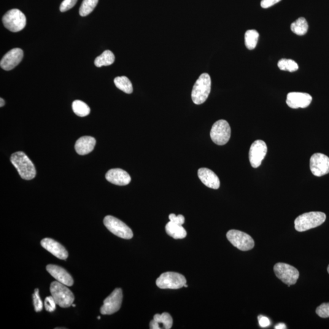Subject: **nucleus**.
Instances as JSON below:
<instances>
[{
  "label": "nucleus",
  "instance_id": "f257e3e1",
  "mask_svg": "<svg viewBox=\"0 0 329 329\" xmlns=\"http://www.w3.org/2000/svg\"><path fill=\"white\" fill-rule=\"evenodd\" d=\"M10 162L22 179L31 180L36 177V169L33 163L25 153L18 152L13 153L10 157Z\"/></svg>",
  "mask_w": 329,
  "mask_h": 329
},
{
  "label": "nucleus",
  "instance_id": "f03ea898",
  "mask_svg": "<svg viewBox=\"0 0 329 329\" xmlns=\"http://www.w3.org/2000/svg\"><path fill=\"white\" fill-rule=\"evenodd\" d=\"M326 219V215L323 212L305 213L296 218L295 221L296 230L298 232H304L318 227L325 223Z\"/></svg>",
  "mask_w": 329,
  "mask_h": 329
},
{
  "label": "nucleus",
  "instance_id": "7ed1b4c3",
  "mask_svg": "<svg viewBox=\"0 0 329 329\" xmlns=\"http://www.w3.org/2000/svg\"><path fill=\"white\" fill-rule=\"evenodd\" d=\"M211 78L209 74H203L199 77L191 92V98L194 103L199 105L207 100L211 90Z\"/></svg>",
  "mask_w": 329,
  "mask_h": 329
},
{
  "label": "nucleus",
  "instance_id": "20e7f679",
  "mask_svg": "<svg viewBox=\"0 0 329 329\" xmlns=\"http://www.w3.org/2000/svg\"><path fill=\"white\" fill-rule=\"evenodd\" d=\"M50 291L56 304L63 308H67L74 303L75 296L67 285L58 281L53 282L50 286Z\"/></svg>",
  "mask_w": 329,
  "mask_h": 329
},
{
  "label": "nucleus",
  "instance_id": "39448f33",
  "mask_svg": "<svg viewBox=\"0 0 329 329\" xmlns=\"http://www.w3.org/2000/svg\"><path fill=\"white\" fill-rule=\"evenodd\" d=\"M2 20L5 28L13 32L22 30L26 25L25 14L17 9H13L7 11L2 17Z\"/></svg>",
  "mask_w": 329,
  "mask_h": 329
},
{
  "label": "nucleus",
  "instance_id": "423d86ee",
  "mask_svg": "<svg viewBox=\"0 0 329 329\" xmlns=\"http://www.w3.org/2000/svg\"><path fill=\"white\" fill-rule=\"evenodd\" d=\"M183 275L177 272H166L162 274L156 280V285L161 289H179L186 284Z\"/></svg>",
  "mask_w": 329,
  "mask_h": 329
},
{
  "label": "nucleus",
  "instance_id": "0eeeda50",
  "mask_svg": "<svg viewBox=\"0 0 329 329\" xmlns=\"http://www.w3.org/2000/svg\"><path fill=\"white\" fill-rule=\"evenodd\" d=\"M231 129L227 121L220 120L213 125L210 131V137L213 142L218 145H224L231 138Z\"/></svg>",
  "mask_w": 329,
  "mask_h": 329
},
{
  "label": "nucleus",
  "instance_id": "6e6552de",
  "mask_svg": "<svg viewBox=\"0 0 329 329\" xmlns=\"http://www.w3.org/2000/svg\"><path fill=\"white\" fill-rule=\"evenodd\" d=\"M104 224L108 230L121 239H131L133 237L131 229L117 218L106 216L104 219Z\"/></svg>",
  "mask_w": 329,
  "mask_h": 329
},
{
  "label": "nucleus",
  "instance_id": "1a4fd4ad",
  "mask_svg": "<svg viewBox=\"0 0 329 329\" xmlns=\"http://www.w3.org/2000/svg\"><path fill=\"white\" fill-rule=\"evenodd\" d=\"M274 271L277 278L288 285V287L295 285L299 276L297 269L284 263H276L274 266Z\"/></svg>",
  "mask_w": 329,
  "mask_h": 329
},
{
  "label": "nucleus",
  "instance_id": "9d476101",
  "mask_svg": "<svg viewBox=\"0 0 329 329\" xmlns=\"http://www.w3.org/2000/svg\"><path fill=\"white\" fill-rule=\"evenodd\" d=\"M228 241L239 249L247 251L254 247V241L251 237L244 232L231 230L227 233Z\"/></svg>",
  "mask_w": 329,
  "mask_h": 329
},
{
  "label": "nucleus",
  "instance_id": "9b49d317",
  "mask_svg": "<svg viewBox=\"0 0 329 329\" xmlns=\"http://www.w3.org/2000/svg\"><path fill=\"white\" fill-rule=\"evenodd\" d=\"M310 167L315 176L327 174L329 173V158L322 153H315L310 158Z\"/></svg>",
  "mask_w": 329,
  "mask_h": 329
},
{
  "label": "nucleus",
  "instance_id": "f8f14e48",
  "mask_svg": "<svg viewBox=\"0 0 329 329\" xmlns=\"http://www.w3.org/2000/svg\"><path fill=\"white\" fill-rule=\"evenodd\" d=\"M123 300L121 288H117L104 301L101 308L102 315H112L120 310Z\"/></svg>",
  "mask_w": 329,
  "mask_h": 329
},
{
  "label": "nucleus",
  "instance_id": "ddd939ff",
  "mask_svg": "<svg viewBox=\"0 0 329 329\" xmlns=\"http://www.w3.org/2000/svg\"><path fill=\"white\" fill-rule=\"evenodd\" d=\"M267 152L268 148L265 142L263 140H257L253 143L250 146L249 153L250 163L253 168H257L260 166Z\"/></svg>",
  "mask_w": 329,
  "mask_h": 329
},
{
  "label": "nucleus",
  "instance_id": "4468645a",
  "mask_svg": "<svg viewBox=\"0 0 329 329\" xmlns=\"http://www.w3.org/2000/svg\"><path fill=\"white\" fill-rule=\"evenodd\" d=\"M23 58V51L20 48H13L7 52L0 62V66L6 71L14 69Z\"/></svg>",
  "mask_w": 329,
  "mask_h": 329
},
{
  "label": "nucleus",
  "instance_id": "2eb2a0df",
  "mask_svg": "<svg viewBox=\"0 0 329 329\" xmlns=\"http://www.w3.org/2000/svg\"><path fill=\"white\" fill-rule=\"evenodd\" d=\"M312 101V97L309 93L302 92H290L287 96V104L292 109L306 108Z\"/></svg>",
  "mask_w": 329,
  "mask_h": 329
},
{
  "label": "nucleus",
  "instance_id": "dca6fc26",
  "mask_svg": "<svg viewBox=\"0 0 329 329\" xmlns=\"http://www.w3.org/2000/svg\"><path fill=\"white\" fill-rule=\"evenodd\" d=\"M43 247L52 253L55 257L61 260H66L69 256L66 248L63 245L52 239L46 238L41 241Z\"/></svg>",
  "mask_w": 329,
  "mask_h": 329
},
{
  "label": "nucleus",
  "instance_id": "f3484780",
  "mask_svg": "<svg viewBox=\"0 0 329 329\" xmlns=\"http://www.w3.org/2000/svg\"><path fill=\"white\" fill-rule=\"evenodd\" d=\"M107 181L117 185H128L131 181L130 175L120 168H114L108 171L106 174Z\"/></svg>",
  "mask_w": 329,
  "mask_h": 329
},
{
  "label": "nucleus",
  "instance_id": "a211bd4d",
  "mask_svg": "<svg viewBox=\"0 0 329 329\" xmlns=\"http://www.w3.org/2000/svg\"><path fill=\"white\" fill-rule=\"evenodd\" d=\"M47 270L57 281L68 287L74 285V279L66 269L55 265H48Z\"/></svg>",
  "mask_w": 329,
  "mask_h": 329
},
{
  "label": "nucleus",
  "instance_id": "6ab92c4d",
  "mask_svg": "<svg viewBox=\"0 0 329 329\" xmlns=\"http://www.w3.org/2000/svg\"><path fill=\"white\" fill-rule=\"evenodd\" d=\"M198 174L199 179L207 187L215 190L220 188V181L219 178L211 169L206 168H199Z\"/></svg>",
  "mask_w": 329,
  "mask_h": 329
},
{
  "label": "nucleus",
  "instance_id": "aec40b11",
  "mask_svg": "<svg viewBox=\"0 0 329 329\" xmlns=\"http://www.w3.org/2000/svg\"><path fill=\"white\" fill-rule=\"evenodd\" d=\"M96 145V140L93 137L83 136L78 139L75 144V150L80 155H86L92 152Z\"/></svg>",
  "mask_w": 329,
  "mask_h": 329
},
{
  "label": "nucleus",
  "instance_id": "412c9836",
  "mask_svg": "<svg viewBox=\"0 0 329 329\" xmlns=\"http://www.w3.org/2000/svg\"><path fill=\"white\" fill-rule=\"evenodd\" d=\"M172 326V318L168 313L164 312L163 314H156L153 320L150 322V327L152 329H169Z\"/></svg>",
  "mask_w": 329,
  "mask_h": 329
},
{
  "label": "nucleus",
  "instance_id": "4be33fe9",
  "mask_svg": "<svg viewBox=\"0 0 329 329\" xmlns=\"http://www.w3.org/2000/svg\"><path fill=\"white\" fill-rule=\"evenodd\" d=\"M166 233L174 239H182L187 236V232L182 225L169 222L165 226Z\"/></svg>",
  "mask_w": 329,
  "mask_h": 329
},
{
  "label": "nucleus",
  "instance_id": "5701e85b",
  "mask_svg": "<svg viewBox=\"0 0 329 329\" xmlns=\"http://www.w3.org/2000/svg\"><path fill=\"white\" fill-rule=\"evenodd\" d=\"M115 55L111 51H104L100 56L95 59V65L97 67L109 66L115 62Z\"/></svg>",
  "mask_w": 329,
  "mask_h": 329
},
{
  "label": "nucleus",
  "instance_id": "b1692460",
  "mask_svg": "<svg viewBox=\"0 0 329 329\" xmlns=\"http://www.w3.org/2000/svg\"><path fill=\"white\" fill-rule=\"evenodd\" d=\"M309 25L306 18H299L291 25V30L298 36H304L308 31Z\"/></svg>",
  "mask_w": 329,
  "mask_h": 329
},
{
  "label": "nucleus",
  "instance_id": "393cba45",
  "mask_svg": "<svg viewBox=\"0 0 329 329\" xmlns=\"http://www.w3.org/2000/svg\"><path fill=\"white\" fill-rule=\"evenodd\" d=\"M258 37H259V34L254 29H250L246 32L245 35V43L248 50L254 49L257 46Z\"/></svg>",
  "mask_w": 329,
  "mask_h": 329
},
{
  "label": "nucleus",
  "instance_id": "a878e982",
  "mask_svg": "<svg viewBox=\"0 0 329 329\" xmlns=\"http://www.w3.org/2000/svg\"><path fill=\"white\" fill-rule=\"evenodd\" d=\"M114 83L118 88L128 94L133 93V87L130 80L126 77H118L115 78Z\"/></svg>",
  "mask_w": 329,
  "mask_h": 329
},
{
  "label": "nucleus",
  "instance_id": "bb28decb",
  "mask_svg": "<svg viewBox=\"0 0 329 329\" xmlns=\"http://www.w3.org/2000/svg\"><path fill=\"white\" fill-rule=\"evenodd\" d=\"M72 109L75 114L81 117H85L90 113V107L81 100L74 101L72 104Z\"/></svg>",
  "mask_w": 329,
  "mask_h": 329
},
{
  "label": "nucleus",
  "instance_id": "cd10ccee",
  "mask_svg": "<svg viewBox=\"0 0 329 329\" xmlns=\"http://www.w3.org/2000/svg\"><path fill=\"white\" fill-rule=\"evenodd\" d=\"M99 0H83L80 8V14L85 17L93 11L98 4Z\"/></svg>",
  "mask_w": 329,
  "mask_h": 329
},
{
  "label": "nucleus",
  "instance_id": "c85d7f7f",
  "mask_svg": "<svg viewBox=\"0 0 329 329\" xmlns=\"http://www.w3.org/2000/svg\"><path fill=\"white\" fill-rule=\"evenodd\" d=\"M277 66L280 70H283V71L290 72H296L299 69L298 64L295 61L288 59H280L277 64Z\"/></svg>",
  "mask_w": 329,
  "mask_h": 329
},
{
  "label": "nucleus",
  "instance_id": "c756f323",
  "mask_svg": "<svg viewBox=\"0 0 329 329\" xmlns=\"http://www.w3.org/2000/svg\"><path fill=\"white\" fill-rule=\"evenodd\" d=\"M33 296V301L35 311L40 312L43 309V303L41 299L40 298L39 289L36 288L35 290Z\"/></svg>",
  "mask_w": 329,
  "mask_h": 329
},
{
  "label": "nucleus",
  "instance_id": "7c9ffc66",
  "mask_svg": "<svg viewBox=\"0 0 329 329\" xmlns=\"http://www.w3.org/2000/svg\"><path fill=\"white\" fill-rule=\"evenodd\" d=\"M316 313L321 318H329V303H323L317 307Z\"/></svg>",
  "mask_w": 329,
  "mask_h": 329
},
{
  "label": "nucleus",
  "instance_id": "2f4dec72",
  "mask_svg": "<svg viewBox=\"0 0 329 329\" xmlns=\"http://www.w3.org/2000/svg\"><path fill=\"white\" fill-rule=\"evenodd\" d=\"M56 304H56L55 299L53 298L52 296H48L45 299V308L48 312L55 311L56 308Z\"/></svg>",
  "mask_w": 329,
  "mask_h": 329
},
{
  "label": "nucleus",
  "instance_id": "473e14b6",
  "mask_svg": "<svg viewBox=\"0 0 329 329\" xmlns=\"http://www.w3.org/2000/svg\"><path fill=\"white\" fill-rule=\"evenodd\" d=\"M78 0H64L60 6V10L62 12L67 11L72 9L77 4Z\"/></svg>",
  "mask_w": 329,
  "mask_h": 329
},
{
  "label": "nucleus",
  "instance_id": "72a5a7b5",
  "mask_svg": "<svg viewBox=\"0 0 329 329\" xmlns=\"http://www.w3.org/2000/svg\"><path fill=\"white\" fill-rule=\"evenodd\" d=\"M169 219L170 222L179 225H182L185 222V218L182 215L176 216L174 214H171L169 215Z\"/></svg>",
  "mask_w": 329,
  "mask_h": 329
},
{
  "label": "nucleus",
  "instance_id": "f704fd0d",
  "mask_svg": "<svg viewBox=\"0 0 329 329\" xmlns=\"http://www.w3.org/2000/svg\"><path fill=\"white\" fill-rule=\"evenodd\" d=\"M281 0H261V7L266 9V8L274 6V4L278 3Z\"/></svg>",
  "mask_w": 329,
  "mask_h": 329
},
{
  "label": "nucleus",
  "instance_id": "c9c22d12",
  "mask_svg": "<svg viewBox=\"0 0 329 329\" xmlns=\"http://www.w3.org/2000/svg\"><path fill=\"white\" fill-rule=\"evenodd\" d=\"M258 323H259V325L261 328L268 327V326L270 325V321H269V318L260 315V316L258 317Z\"/></svg>",
  "mask_w": 329,
  "mask_h": 329
},
{
  "label": "nucleus",
  "instance_id": "e433bc0d",
  "mask_svg": "<svg viewBox=\"0 0 329 329\" xmlns=\"http://www.w3.org/2000/svg\"><path fill=\"white\" fill-rule=\"evenodd\" d=\"M276 329H287V326L284 323H279L278 325L275 326Z\"/></svg>",
  "mask_w": 329,
  "mask_h": 329
},
{
  "label": "nucleus",
  "instance_id": "4c0bfd02",
  "mask_svg": "<svg viewBox=\"0 0 329 329\" xmlns=\"http://www.w3.org/2000/svg\"><path fill=\"white\" fill-rule=\"evenodd\" d=\"M0 102H1V104H0V107H2V106H4L5 104L4 99L1 98V99H0Z\"/></svg>",
  "mask_w": 329,
  "mask_h": 329
},
{
  "label": "nucleus",
  "instance_id": "58836bf2",
  "mask_svg": "<svg viewBox=\"0 0 329 329\" xmlns=\"http://www.w3.org/2000/svg\"><path fill=\"white\" fill-rule=\"evenodd\" d=\"M328 272H329V265L328 266Z\"/></svg>",
  "mask_w": 329,
  "mask_h": 329
},
{
  "label": "nucleus",
  "instance_id": "ea45409f",
  "mask_svg": "<svg viewBox=\"0 0 329 329\" xmlns=\"http://www.w3.org/2000/svg\"><path fill=\"white\" fill-rule=\"evenodd\" d=\"M184 287H187V284H185V285H184Z\"/></svg>",
  "mask_w": 329,
  "mask_h": 329
},
{
  "label": "nucleus",
  "instance_id": "a19ab883",
  "mask_svg": "<svg viewBox=\"0 0 329 329\" xmlns=\"http://www.w3.org/2000/svg\"><path fill=\"white\" fill-rule=\"evenodd\" d=\"M98 320L101 319V317H98Z\"/></svg>",
  "mask_w": 329,
  "mask_h": 329
},
{
  "label": "nucleus",
  "instance_id": "79ce46f5",
  "mask_svg": "<svg viewBox=\"0 0 329 329\" xmlns=\"http://www.w3.org/2000/svg\"><path fill=\"white\" fill-rule=\"evenodd\" d=\"M72 306H73V307H75V306H75V304H72Z\"/></svg>",
  "mask_w": 329,
  "mask_h": 329
}]
</instances>
